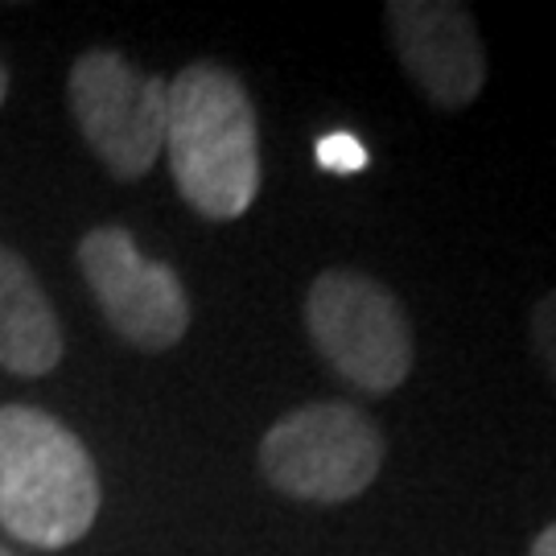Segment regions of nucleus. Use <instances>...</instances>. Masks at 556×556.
I'll return each mask as SVG.
<instances>
[{"instance_id": "1", "label": "nucleus", "mask_w": 556, "mask_h": 556, "mask_svg": "<svg viewBox=\"0 0 556 556\" xmlns=\"http://www.w3.org/2000/svg\"><path fill=\"white\" fill-rule=\"evenodd\" d=\"M165 153L181 199L202 219L248 215L260 194V124L227 66L194 62L165 83Z\"/></svg>"}, {"instance_id": "2", "label": "nucleus", "mask_w": 556, "mask_h": 556, "mask_svg": "<svg viewBox=\"0 0 556 556\" xmlns=\"http://www.w3.org/2000/svg\"><path fill=\"white\" fill-rule=\"evenodd\" d=\"M100 511L96 462L41 408H0V528L34 548H66Z\"/></svg>"}, {"instance_id": "3", "label": "nucleus", "mask_w": 556, "mask_h": 556, "mask_svg": "<svg viewBox=\"0 0 556 556\" xmlns=\"http://www.w3.org/2000/svg\"><path fill=\"white\" fill-rule=\"evenodd\" d=\"M305 330L318 355L367 396H388L413 376V321L383 280L326 268L305 298Z\"/></svg>"}, {"instance_id": "4", "label": "nucleus", "mask_w": 556, "mask_h": 556, "mask_svg": "<svg viewBox=\"0 0 556 556\" xmlns=\"http://www.w3.org/2000/svg\"><path fill=\"white\" fill-rule=\"evenodd\" d=\"M383 433L355 404L293 408L260 441V470L280 495L301 503H346L379 478Z\"/></svg>"}, {"instance_id": "5", "label": "nucleus", "mask_w": 556, "mask_h": 556, "mask_svg": "<svg viewBox=\"0 0 556 556\" xmlns=\"http://www.w3.org/2000/svg\"><path fill=\"white\" fill-rule=\"evenodd\" d=\"M71 108L96 157L119 181L144 178L165 149V79L116 50H87L71 71Z\"/></svg>"}, {"instance_id": "6", "label": "nucleus", "mask_w": 556, "mask_h": 556, "mask_svg": "<svg viewBox=\"0 0 556 556\" xmlns=\"http://www.w3.org/2000/svg\"><path fill=\"white\" fill-rule=\"evenodd\" d=\"M83 277L124 342L140 351H169L190 330V298L178 273L149 260L124 227H96L79 243Z\"/></svg>"}, {"instance_id": "7", "label": "nucleus", "mask_w": 556, "mask_h": 556, "mask_svg": "<svg viewBox=\"0 0 556 556\" xmlns=\"http://www.w3.org/2000/svg\"><path fill=\"white\" fill-rule=\"evenodd\" d=\"M388 29L400 66L425 100L441 112H462L486 87V50L475 13L457 0H392Z\"/></svg>"}, {"instance_id": "8", "label": "nucleus", "mask_w": 556, "mask_h": 556, "mask_svg": "<svg viewBox=\"0 0 556 556\" xmlns=\"http://www.w3.org/2000/svg\"><path fill=\"white\" fill-rule=\"evenodd\" d=\"M62 358V330L29 264L0 248V367L13 376H46Z\"/></svg>"}, {"instance_id": "9", "label": "nucleus", "mask_w": 556, "mask_h": 556, "mask_svg": "<svg viewBox=\"0 0 556 556\" xmlns=\"http://www.w3.org/2000/svg\"><path fill=\"white\" fill-rule=\"evenodd\" d=\"M318 165L330 174H358V169H367V149L351 132H330L318 140Z\"/></svg>"}, {"instance_id": "10", "label": "nucleus", "mask_w": 556, "mask_h": 556, "mask_svg": "<svg viewBox=\"0 0 556 556\" xmlns=\"http://www.w3.org/2000/svg\"><path fill=\"white\" fill-rule=\"evenodd\" d=\"M532 346H536L540 363L548 367V376L556 379V289H548L532 305Z\"/></svg>"}, {"instance_id": "11", "label": "nucleus", "mask_w": 556, "mask_h": 556, "mask_svg": "<svg viewBox=\"0 0 556 556\" xmlns=\"http://www.w3.org/2000/svg\"><path fill=\"white\" fill-rule=\"evenodd\" d=\"M528 556H556V523H548V528L532 540V553Z\"/></svg>"}, {"instance_id": "12", "label": "nucleus", "mask_w": 556, "mask_h": 556, "mask_svg": "<svg viewBox=\"0 0 556 556\" xmlns=\"http://www.w3.org/2000/svg\"><path fill=\"white\" fill-rule=\"evenodd\" d=\"M4 91H9V79H4V66H0V103H4Z\"/></svg>"}, {"instance_id": "13", "label": "nucleus", "mask_w": 556, "mask_h": 556, "mask_svg": "<svg viewBox=\"0 0 556 556\" xmlns=\"http://www.w3.org/2000/svg\"><path fill=\"white\" fill-rule=\"evenodd\" d=\"M0 556H17V553H9V548H4V544H0Z\"/></svg>"}]
</instances>
